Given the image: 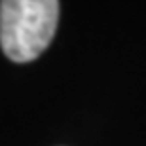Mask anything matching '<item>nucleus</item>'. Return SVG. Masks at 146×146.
Instances as JSON below:
<instances>
[{"label":"nucleus","instance_id":"f257e3e1","mask_svg":"<svg viewBox=\"0 0 146 146\" xmlns=\"http://www.w3.org/2000/svg\"><path fill=\"white\" fill-rule=\"evenodd\" d=\"M59 0H2L0 46L13 63L36 59L53 40Z\"/></svg>","mask_w":146,"mask_h":146}]
</instances>
